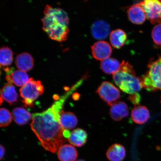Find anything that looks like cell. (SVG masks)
Masks as SVG:
<instances>
[{"label": "cell", "mask_w": 161, "mask_h": 161, "mask_svg": "<svg viewBox=\"0 0 161 161\" xmlns=\"http://www.w3.org/2000/svg\"><path fill=\"white\" fill-rule=\"evenodd\" d=\"M92 55L94 59L100 61L109 58L112 53L111 47L107 42L98 41L91 47Z\"/></svg>", "instance_id": "cell-8"}, {"label": "cell", "mask_w": 161, "mask_h": 161, "mask_svg": "<svg viewBox=\"0 0 161 161\" xmlns=\"http://www.w3.org/2000/svg\"><path fill=\"white\" fill-rule=\"evenodd\" d=\"M13 59L12 50L8 47L3 46L0 49V64L3 66L10 65Z\"/></svg>", "instance_id": "cell-23"}, {"label": "cell", "mask_w": 161, "mask_h": 161, "mask_svg": "<svg viewBox=\"0 0 161 161\" xmlns=\"http://www.w3.org/2000/svg\"><path fill=\"white\" fill-rule=\"evenodd\" d=\"M110 114L113 119L116 121H120L128 116V106L124 102H116L111 106Z\"/></svg>", "instance_id": "cell-12"}, {"label": "cell", "mask_w": 161, "mask_h": 161, "mask_svg": "<svg viewBox=\"0 0 161 161\" xmlns=\"http://www.w3.org/2000/svg\"><path fill=\"white\" fill-rule=\"evenodd\" d=\"M127 13L129 19L136 25H142L147 19L145 12L140 3L131 6Z\"/></svg>", "instance_id": "cell-9"}, {"label": "cell", "mask_w": 161, "mask_h": 161, "mask_svg": "<svg viewBox=\"0 0 161 161\" xmlns=\"http://www.w3.org/2000/svg\"><path fill=\"white\" fill-rule=\"evenodd\" d=\"M59 122L62 127L65 130H71L77 125L78 119L73 113L62 111L60 114Z\"/></svg>", "instance_id": "cell-18"}, {"label": "cell", "mask_w": 161, "mask_h": 161, "mask_svg": "<svg viewBox=\"0 0 161 161\" xmlns=\"http://www.w3.org/2000/svg\"></svg>", "instance_id": "cell-30"}, {"label": "cell", "mask_w": 161, "mask_h": 161, "mask_svg": "<svg viewBox=\"0 0 161 161\" xmlns=\"http://www.w3.org/2000/svg\"><path fill=\"white\" fill-rule=\"evenodd\" d=\"M0 152H1V155H1V157H0V159L2 160L5 154V149L2 145H1V146H0Z\"/></svg>", "instance_id": "cell-27"}, {"label": "cell", "mask_w": 161, "mask_h": 161, "mask_svg": "<svg viewBox=\"0 0 161 161\" xmlns=\"http://www.w3.org/2000/svg\"><path fill=\"white\" fill-rule=\"evenodd\" d=\"M42 19L43 29L49 37L59 42L67 39L69 31V18L66 12L60 8L46 5Z\"/></svg>", "instance_id": "cell-2"}, {"label": "cell", "mask_w": 161, "mask_h": 161, "mask_svg": "<svg viewBox=\"0 0 161 161\" xmlns=\"http://www.w3.org/2000/svg\"><path fill=\"white\" fill-rule=\"evenodd\" d=\"M5 70L7 75L10 76L12 82L17 86H23L30 79L29 76L25 71L16 70L11 72V69L9 68H6Z\"/></svg>", "instance_id": "cell-17"}, {"label": "cell", "mask_w": 161, "mask_h": 161, "mask_svg": "<svg viewBox=\"0 0 161 161\" xmlns=\"http://www.w3.org/2000/svg\"><path fill=\"white\" fill-rule=\"evenodd\" d=\"M15 63L19 70L25 72L33 68L34 59L30 54L27 52H23L17 56Z\"/></svg>", "instance_id": "cell-15"}, {"label": "cell", "mask_w": 161, "mask_h": 161, "mask_svg": "<svg viewBox=\"0 0 161 161\" xmlns=\"http://www.w3.org/2000/svg\"><path fill=\"white\" fill-rule=\"evenodd\" d=\"M131 118L136 123L142 124L147 121L150 117V112L146 106H138L132 109Z\"/></svg>", "instance_id": "cell-16"}, {"label": "cell", "mask_w": 161, "mask_h": 161, "mask_svg": "<svg viewBox=\"0 0 161 161\" xmlns=\"http://www.w3.org/2000/svg\"><path fill=\"white\" fill-rule=\"evenodd\" d=\"M8 82L1 90V99L5 100L11 104L17 101L18 94L9 75L6 76Z\"/></svg>", "instance_id": "cell-10"}, {"label": "cell", "mask_w": 161, "mask_h": 161, "mask_svg": "<svg viewBox=\"0 0 161 161\" xmlns=\"http://www.w3.org/2000/svg\"><path fill=\"white\" fill-rule=\"evenodd\" d=\"M0 126L1 127L8 126L11 123L13 116L9 110L5 108H1L0 110Z\"/></svg>", "instance_id": "cell-24"}, {"label": "cell", "mask_w": 161, "mask_h": 161, "mask_svg": "<svg viewBox=\"0 0 161 161\" xmlns=\"http://www.w3.org/2000/svg\"><path fill=\"white\" fill-rule=\"evenodd\" d=\"M152 36L154 43L161 46V23L158 24L153 28Z\"/></svg>", "instance_id": "cell-25"}, {"label": "cell", "mask_w": 161, "mask_h": 161, "mask_svg": "<svg viewBox=\"0 0 161 161\" xmlns=\"http://www.w3.org/2000/svg\"><path fill=\"white\" fill-rule=\"evenodd\" d=\"M72 92L69 90L64 95L57 97L56 101L47 110L32 114L30 124L31 130L42 146L50 152L55 153L67 142V139L63 136L65 129L60 125L59 119L64 103Z\"/></svg>", "instance_id": "cell-1"}, {"label": "cell", "mask_w": 161, "mask_h": 161, "mask_svg": "<svg viewBox=\"0 0 161 161\" xmlns=\"http://www.w3.org/2000/svg\"><path fill=\"white\" fill-rule=\"evenodd\" d=\"M12 114L14 120L19 125H25L32 118V116L30 113L23 108H14Z\"/></svg>", "instance_id": "cell-21"}, {"label": "cell", "mask_w": 161, "mask_h": 161, "mask_svg": "<svg viewBox=\"0 0 161 161\" xmlns=\"http://www.w3.org/2000/svg\"><path fill=\"white\" fill-rule=\"evenodd\" d=\"M127 36L125 32L121 29H116L111 32L110 36V43L114 48L119 49L126 43Z\"/></svg>", "instance_id": "cell-20"}, {"label": "cell", "mask_w": 161, "mask_h": 161, "mask_svg": "<svg viewBox=\"0 0 161 161\" xmlns=\"http://www.w3.org/2000/svg\"><path fill=\"white\" fill-rule=\"evenodd\" d=\"M148 70L142 77L143 87L148 91H161V56L155 60H152L148 65Z\"/></svg>", "instance_id": "cell-4"}, {"label": "cell", "mask_w": 161, "mask_h": 161, "mask_svg": "<svg viewBox=\"0 0 161 161\" xmlns=\"http://www.w3.org/2000/svg\"><path fill=\"white\" fill-rule=\"evenodd\" d=\"M139 3L151 23L154 25L161 23V0H146Z\"/></svg>", "instance_id": "cell-7"}, {"label": "cell", "mask_w": 161, "mask_h": 161, "mask_svg": "<svg viewBox=\"0 0 161 161\" xmlns=\"http://www.w3.org/2000/svg\"><path fill=\"white\" fill-rule=\"evenodd\" d=\"M91 33L94 38L97 40L105 39L110 31V27L105 21H96L92 24L91 28Z\"/></svg>", "instance_id": "cell-11"}, {"label": "cell", "mask_w": 161, "mask_h": 161, "mask_svg": "<svg viewBox=\"0 0 161 161\" xmlns=\"http://www.w3.org/2000/svg\"></svg>", "instance_id": "cell-29"}, {"label": "cell", "mask_w": 161, "mask_h": 161, "mask_svg": "<svg viewBox=\"0 0 161 161\" xmlns=\"http://www.w3.org/2000/svg\"><path fill=\"white\" fill-rule=\"evenodd\" d=\"M96 92L104 102L110 106L120 97L119 90L109 82H103L98 86Z\"/></svg>", "instance_id": "cell-6"}, {"label": "cell", "mask_w": 161, "mask_h": 161, "mask_svg": "<svg viewBox=\"0 0 161 161\" xmlns=\"http://www.w3.org/2000/svg\"><path fill=\"white\" fill-rule=\"evenodd\" d=\"M78 153L74 147L69 144H64L58 150V156L60 161H76Z\"/></svg>", "instance_id": "cell-13"}, {"label": "cell", "mask_w": 161, "mask_h": 161, "mask_svg": "<svg viewBox=\"0 0 161 161\" xmlns=\"http://www.w3.org/2000/svg\"><path fill=\"white\" fill-rule=\"evenodd\" d=\"M128 99L133 104L136 106L140 103L141 96L138 93L133 94L129 96Z\"/></svg>", "instance_id": "cell-26"}, {"label": "cell", "mask_w": 161, "mask_h": 161, "mask_svg": "<svg viewBox=\"0 0 161 161\" xmlns=\"http://www.w3.org/2000/svg\"><path fill=\"white\" fill-rule=\"evenodd\" d=\"M106 155L110 161H122L126 156L125 149L122 145L114 144L108 149Z\"/></svg>", "instance_id": "cell-14"}, {"label": "cell", "mask_w": 161, "mask_h": 161, "mask_svg": "<svg viewBox=\"0 0 161 161\" xmlns=\"http://www.w3.org/2000/svg\"><path fill=\"white\" fill-rule=\"evenodd\" d=\"M76 161H85L84 160H76Z\"/></svg>", "instance_id": "cell-28"}, {"label": "cell", "mask_w": 161, "mask_h": 161, "mask_svg": "<svg viewBox=\"0 0 161 161\" xmlns=\"http://www.w3.org/2000/svg\"><path fill=\"white\" fill-rule=\"evenodd\" d=\"M44 86L40 80L36 81L33 78L22 86L19 90L20 96L23 98V102L26 106H33V102L44 92Z\"/></svg>", "instance_id": "cell-5"}, {"label": "cell", "mask_w": 161, "mask_h": 161, "mask_svg": "<svg viewBox=\"0 0 161 161\" xmlns=\"http://www.w3.org/2000/svg\"><path fill=\"white\" fill-rule=\"evenodd\" d=\"M120 64L117 60L113 58H108L102 61L100 67L104 73L114 75L119 70Z\"/></svg>", "instance_id": "cell-22"}, {"label": "cell", "mask_w": 161, "mask_h": 161, "mask_svg": "<svg viewBox=\"0 0 161 161\" xmlns=\"http://www.w3.org/2000/svg\"><path fill=\"white\" fill-rule=\"evenodd\" d=\"M113 78L120 89L126 93H137L143 87L141 78L136 77L132 66L124 60L121 63L119 70L114 74Z\"/></svg>", "instance_id": "cell-3"}, {"label": "cell", "mask_w": 161, "mask_h": 161, "mask_svg": "<svg viewBox=\"0 0 161 161\" xmlns=\"http://www.w3.org/2000/svg\"><path fill=\"white\" fill-rule=\"evenodd\" d=\"M87 138L88 135L85 130L78 128L71 133L68 140L72 145L80 147L86 143Z\"/></svg>", "instance_id": "cell-19"}]
</instances>
